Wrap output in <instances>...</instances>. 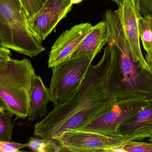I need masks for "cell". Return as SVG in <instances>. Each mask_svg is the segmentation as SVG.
<instances>
[{
    "label": "cell",
    "instance_id": "obj_1",
    "mask_svg": "<svg viewBox=\"0 0 152 152\" xmlns=\"http://www.w3.org/2000/svg\"><path fill=\"white\" fill-rule=\"evenodd\" d=\"M111 46L107 43L100 61L91 65L73 98L58 105L36 123L34 135L54 140L63 132L80 127L102 114L120 100L112 66Z\"/></svg>",
    "mask_w": 152,
    "mask_h": 152
},
{
    "label": "cell",
    "instance_id": "obj_2",
    "mask_svg": "<svg viewBox=\"0 0 152 152\" xmlns=\"http://www.w3.org/2000/svg\"><path fill=\"white\" fill-rule=\"evenodd\" d=\"M107 43L111 45L112 64L121 100L137 96L152 98V71L133 58L125 30L111 10L104 14Z\"/></svg>",
    "mask_w": 152,
    "mask_h": 152
},
{
    "label": "cell",
    "instance_id": "obj_3",
    "mask_svg": "<svg viewBox=\"0 0 152 152\" xmlns=\"http://www.w3.org/2000/svg\"><path fill=\"white\" fill-rule=\"evenodd\" d=\"M0 42L3 47L31 58L45 50L29 28L19 0H0Z\"/></svg>",
    "mask_w": 152,
    "mask_h": 152
},
{
    "label": "cell",
    "instance_id": "obj_4",
    "mask_svg": "<svg viewBox=\"0 0 152 152\" xmlns=\"http://www.w3.org/2000/svg\"><path fill=\"white\" fill-rule=\"evenodd\" d=\"M35 74L30 60L11 59L5 68H0V96L7 110L17 119H25L29 113L32 79Z\"/></svg>",
    "mask_w": 152,
    "mask_h": 152
},
{
    "label": "cell",
    "instance_id": "obj_5",
    "mask_svg": "<svg viewBox=\"0 0 152 152\" xmlns=\"http://www.w3.org/2000/svg\"><path fill=\"white\" fill-rule=\"evenodd\" d=\"M94 58L69 59L52 67L49 91L51 101L58 105L73 98L78 91Z\"/></svg>",
    "mask_w": 152,
    "mask_h": 152
},
{
    "label": "cell",
    "instance_id": "obj_6",
    "mask_svg": "<svg viewBox=\"0 0 152 152\" xmlns=\"http://www.w3.org/2000/svg\"><path fill=\"white\" fill-rule=\"evenodd\" d=\"M66 151L120 152L124 137L81 129H70L54 139Z\"/></svg>",
    "mask_w": 152,
    "mask_h": 152
},
{
    "label": "cell",
    "instance_id": "obj_7",
    "mask_svg": "<svg viewBox=\"0 0 152 152\" xmlns=\"http://www.w3.org/2000/svg\"><path fill=\"white\" fill-rule=\"evenodd\" d=\"M148 99H150L145 96H137L119 100L105 112L77 129L121 137L118 134L119 127L129 118L141 109Z\"/></svg>",
    "mask_w": 152,
    "mask_h": 152
},
{
    "label": "cell",
    "instance_id": "obj_8",
    "mask_svg": "<svg viewBox=\"0 0 152 152\" xmlns=\"http://www.w3.org/2000/svg\"><path fill=\"white\" fill-rule=\"evenodd\" d=\"M73 4L71 0H47L41 10L28 19L29 28L42 42L66 17Z\"/></svg>",
    "mask_w": 152,
    "mask_h": 152
},
{
    "label": "cell",
    "instance_id": "obj_9",
    "mask_svg": "<svg viewBox=\"0 0 152 152\" xmlns=\"http://www.w3.org/2000/svg\"><path fill=\"white\" fill-rule=\"evenodd\" d=\"M116 3L118 10L114 12L118 15L125 30L135 60L146 67H149L143 55L140 45L138 20L142 16L136 6L134 0H110Z\"/></svg>",
    "mask_w": 152,
    "mask_h": 152
},
{
    "label": "cell",
    "instance_id": "obj_10",
    "mask_svg": "<svg viewBox=\"0 0 152 152\" xmlns=\"http://www.w3.org/2000/svg\"><path fill=\"white\" fill-rule=\"evenodd\" d=\"M92 27V24L88 22L80 23L63 32L51 49L48 68H51L69 59Z\"/></svg>",
    "mask_w": 152,
    "mask_h": 152
},
{
    "label": "cell",
    "instance_id": "obj_11",
    "mask_svg": "<svg viewBox=\"0 0 152 152\" xmlns=\"http://www.w3.org/2000/svg\"><path fill=\"white\" fill-rule=\"evenodd\" d=\"M118 134L125 141H142L152 136V98L136 113L129 118L118 129Z\"/></svg>",
    "mask_w": 152,
    "mask_h": 152
},
{
    "label": "cell",
    "instance_id": "obj_12",
    "mask_svg": "<svg viewBox=\"0 0 152 152\" xmlns=\"http://www.w3.org/2000/svg\"><path fill=\"white\" fill-rule=\"evenodd\" d=\"M107 38L106 22L102 21L93 26L69 59L86 56L95 58L107 43Z\"/></svg>",
    "mask_w": 152,
    "mask_h": 152
},
{
    "label": "cell",
    "instance_id": "obj_13",
    "mask_svg": "<svg viewBox=\"0 0 152 152\" xmlns=\"http://www.w3.org/2000/svg\"><path fill=\"white\" fill-rule=\"evenodd\" d=\"M51 101L49 89L46 87L41 77L35 74L32 79L30 104L28 121L33 122L47 114V104Z\"/></svg>",
    "mask_w": 152,
    "mask_h": 152
},
{
    "label": "cell",
    "instance_id": "obj_14",
    "mask_svg": "<svg viewBox=\"0 0 152 152\" xmlns=\"http://www.w3.org/2000/svg\"><path fill=\"white\" fill-rule=\"evenodd\" d=\"M138 26L144 49L148 52L152 49V15L141 16L138 20Z\"/></svg>",
    "mask_w": 152,
    "mask_h": 152
},
{
    "label": "cell",
    "instance_id": "obj_15",
    "mask_svg": "<svg viewBox=\"0 0 152 152\" xmlns=\"http://www.w3.org/2000/svg\"><path fill=\"white\" fill-rule=\"evenodd\" d=\"M27 145L28 148L35 152L66 151L57 141L52 139L31 137Z\"/></svg>",
    "mask_w": 152,
    "mask_h": 152
},
{
    "label": "cell",
    "instance_id": "obj_16",
    "mask_svg": "<svg viewBox=\"0 0 152 152\" xmlns=\"http://www.w3.org/2000/svg\"><path fill=\"white\" fill-rule=\"evenodd\" d=\"M13 114L8 110L0 111V141H12L14 122L12 123Z\"/></svg>",
    "mask_w": 152,
    "mask_h": 152
},
{
    "label": "cell",
    "instance_id": "obj_17",
    "mask_svg": "<svg viewBox=\"0 0 152 152\" xmlns=\"http://www.w3.org/2000/svg\"><path fill=\"white\" fill-rule=\"evenodd\" d=\"M120 151L125 152H152L151 143L127 141L120 148Z\"/></svg>",
    "mask_w": 152,
    "mask_h": 152
},
{
    "label": "cell",
    "instance_id": "obj_18",
    "mask_svg": "<svg viewBox=\"0 0 152 152\" xmlns=\"http://www.w3.org/2000/svg\"><path fill=\"white\" fill-rule=\"evenodd\" d=\"M28 19L32 18L42 9L47 0H19Z\"/></svg>",
    "mask_w": 152,
    "mask_h": 152
},
{
    "label": "cell",
    "instance_id": "obj_19",
    "mask_svg": "<svg viewBox=\"0 0 152 152\" xmlns=\"http://www.w3.org/2000/svg\"><path fill=\"white\" fill-rule=\"evenodd\" d=\"M28 147L27 143L26 144L11 142L0 141V152H17L23 148Z\"/></svg>",
    "mask_w": 152,
    "mask_h": 152
},
{
    "label": "cell",
    "instance_id": "obj_20",
    "mask_svg": "<svg viewBox=\"0 0 152 152\" xmlns=\"http://www.w3.org/2000/svg\"><path fill=\"white\" fill-rule=\"evenodd\" d=\"M134 1L142 16L152 15V0H134Z\"/></svg>",
    "mask_w": 152,
    "mask_h": 152
},
{
    "label": "cell",
    "instance_id": "obj_21",
    "mask_svg": "<svg viewBox=\"0 0 152 152\" xmlns=\"http://www.w3.org/2000/svg\"><path fill=\"white\" fill-rule=\"evenodd\" d=\"M10 51L5 47H0V68H5L8 65V62L11 58Z\"/></svg>",
    "mask_w": 152,
    "mask_h": 152
},
{
    "label": "cell",
    "instance_id": "obj_22",
    "mask_svg": "<svg viewBox=\"0 0 152 152\" xmlns=\"http://www.w3.org/2000/svg\"><path fill=\"white\" fill-rule=\"evenodd\" d=\"M145 59L147 64L152 71V49L147 53Z\"/></svg>",
    "mask_w": 152,
    "mask_h": 152
},
{
    "label": "cell",
    "instance_id": "obj_23",
    "mask_svg": "<svg viewBox=\"0 0 152 152\" xmlns=\"http://www.w3.org/2000/svg\"><path fill=\"white\" fill-rule=\"evenodd\" d=\"M0 109H3L5 110H7L6 104L1 96H0Z\"/></svg>",
    "mask_w": 152,
    "mask_h": 152
},
{
    "label": "cell",
    "instance_id": "obj_24",
    "mask_svg": "<svg viewBox=\"0 0 152 152\" xmlns=\"http://www.w3.org/2000/svg\"><path fill=\"white\" fill-rule=\"evenodd\" d=\"M83 0H71L73 4H77L81 2Z\"/></svg>",
    "mask_w": 152,
    "mask_h": 152
},
{
    "label": "cell",
    "instance_id": "obj_25",
    "mask_svg": "<svg viewBox=\"0 0 152 152\" xmlns=\"http://www.w3.org/2000/svg\"><path fill=\"white\" fill-rule=\"evenodd\" d=\"M150 142L152 144V136L151 137H150Z\"/></svg>",
    "mask_w": 152,
    "mask_h": 152
},
{
    "label": "cell",
    "instance_id": "obj_26",
    "mask_svg": "<svg viewBox=\"0 0 152 152\" xmlns=\"http://www.w3.org/2000/svg\"><path fill=\"white\" fill-rule=\"evenodd\" d=\"M1 42H0V47H1Z\"/></svg>",
    "mask_w": 152,
    "mask_h": 152
}]
</instances>
